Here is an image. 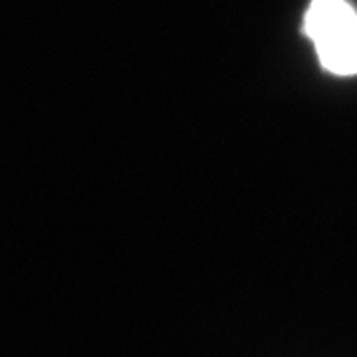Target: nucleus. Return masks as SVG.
I'll return each mask as SVG.
<instances>
[{"instance_id": "nucleus-1", "label": "nucleus", "mask_w": 357, "mask_h": 357, "mask_svg": "<svg viewBox=\"0 0 357 357\" xmlns=\"http://www.w3.org/2000/svg\"><path fill=\"white\" fill-rule=\"evenodd\" d=\"M306 32L326 70L337 76L357 74V14L345 0H312Z\"/></svg>"}]
</instances>
